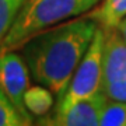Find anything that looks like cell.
<instances>
[{"mask_svg": "<svg viewBox=\"0 0 126 126\" xmlns=\"http://www.w3.org/2000/svg\"><path fill=\"white\" fill-rule=\"evenodd\" d=\"M98 24L83 17L36 34L23 45L32 79L62 98L77 66L86 55Z\"/></svg>", "mask_w": 126, "mask_h": 126, "instance_id": "cell-1", "label": "cell"}, {"mask_svg": "<svg viewBox=\"0 0 126 126\" xmlns=\"http://www.w3.org/2000/svg\"><path fill=\"white\" fill-rule=\"evenodd\" d=\"M99 0H25L0 45V53L18 49L55 24L90 11Z\"/></svg>", "mask_w": 126, "mask_h": 126, "instance_id": "cell-2", "label": "cell"}, {"mask_svg": "<svg viewBox=\"0 0 126 126\" xmlns=\"http://www.w3.org/2000/svg\"><path fill=\"white\" fill-rule=\"evenodd\" d=\"M104 38H105L104 28L98 25L86 55L83 56L80 64L77 66L64 94L58 101L56 109L66 108L80 99L90 98L101 91Z\"/></svg>", "mask_w": 126, "mask_h": 126, "instance_id": "cell-3", "label": "cell"}, {"mask_svg": "<svg viewBox=\"0 0 126 126\" xmlns=\"http://www.w3.org/2000/svg\"><path fill=\"white\" fill-rule=\"evenodd\" d=\"M0 86L27 125H31L32 116L24 104V93L30 87V69L25 59L11 50L0 53Z\"/></svg>", "mask_w": 126, "mask_h": 126, "instance_id": "cell-4", "label": "cell"}, {"mask_svg": "<svg viewBox=\"0 0 126 126\" xmlns=\"http://www.w3.org/2000/svg\"><path fill=\"white\" fill-rule=\"evenodd\" d=\"M107 101L108 97L101 90L90 98L56 109L50 123L56 126H98Z\"/></svg>", "mask_w": 126, "mask_h": 126, "instance_id": "cell-5", "label": "cell"}, {"mask_svg": "<svg viewBox=\"0 0 126 126\" xmlns=\"http://www.w3.org/2000/svg\"><path fill=\"white\" fill-rule=\"evenodd\" d=\"M102 86L126 79V41L118 28L104 30Z\"/></svg>", "mask_w": 126, "mask_h": 126, "instance_id": "cell-6", "label": "cell"}, {"mask_svg": "<svg viewBox=\"0 0 126 126\" xmlns=\"http://www.w3.org/2000/svg\"><path fill=\"white\" fill-rule=\"evenodd\" d=\"M84 17L94 20L104 30L118 28L126 17V0H104L98 7L87 11Z\"/></svg>", "mask_w": 126, "mask_h": 126, "instance_id": "cell-7", "label": "cell"}, {"mask_svg": "<svg viewBox=\"0 0 126 126\" xmlns=\"http://www.w3.org/2000/svg\"><path fill=\"white\" fill-rule=\"evenodd\" d=\"M55 98L52 91L48 87H28L27 91L24 93V104L28 112L35 116H42L50 111L53 107Z\"/></svg>", "mask_w": 126, "mask_h": 126, "instance_id": "cell-8", "label": "cell"}, {"mask_svg": "<svg viewBox=\"0 0 126 126\" xmlns=\"http://www.w3.org/2000/svg\"><path fill=\"white\" fill-rule=\"evenodd\" d=\"M101 126H126V102L108 99L99 119Z\"/></svg>", "mask_w": 126, "mask_h": 126, "instance_id": "cell-9", "label": "cell"}, {"mask_svg": "<svg viewBox=\"0 0 126 126\" xmlns=\"http://www.w3.org/2000/svg\"><path fill=\"white\" fill-rule=\"evenodd\" d=\"M25 0H0V44L13 25Z\"/></svg>", "mask_w": 126, "mask_h": 126, "instance_id": "cell-10", "label": "cell"}, {"mask_svg": "<svg viewBox=\"0 0 126 126\" xmlns=\"http://www.w3.org/2000/svg\"><path fill=\"white\" fill-rule=\"evenodd\" d=\"M0 126H28L0 86Z\"/></svg>", "mask_w": 126, "mask_h": 126, "instance_id": "cell-11", "label": "cell"}, {"mask_svg": "<svg viewBox=\"0 0 126 126\" xmlns=\"http://www.w3.org/2000/svg\"><path fill=\"white\" fill-rule=\"evenodd\" d=\"M101 90L104 91V94L108 97V99L126 102V79L125 80L115 81V83L105 84V86H102Z\"/></svg>", "mask_w": 126, "mask_h": 126, "instance_id": "cell-12", "label": "cell"}, {"mask_svg": "<svg viewBox=\"0 0 126 126\" xmlns=\"http://www.w3.org/2000/svg\"><path fill=\"white\" fill-rule=\"evenodd\" d=\"M118 31L121 32V35L123 36V39L126 41V17L121 21V24L118 25Z\"/></svg>", "mask_w": 126, "mask_h": 126, "instance_id": "cell-13", "label": "cell"}]
</instances>
